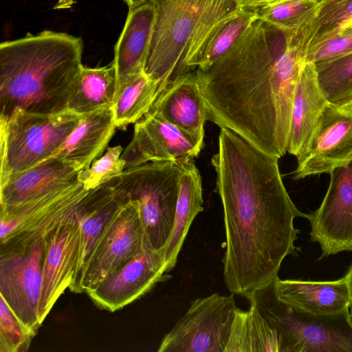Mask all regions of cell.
<instances>
[{
    "instance_id": "obj_7",
    "label": "cell",
    "mask_w": 352,
    "mask_h": 352,
    "mask_svg": "<svg viewBox=\"0 0 352 352\" xmlns=\"http://www.w3.org/2000/svg\"><path fill=\"white\" fill-rule=\"evenodd\" d=\"M248 298L254 300L263 318L281 333L287 352H352L349 310L324 316L296 311L276 298L272 285Z\"/></svg>"
},
{
    "instance_id": "obj_4",
    "label": "cell",
    "mask_w": 352,
    "mask_h": 352,
    "mask_svg": "<svg viewBox=\"0 0 352 352\" xmlns=\"http://www.w3.org/2000/svg\"><path fill=\"white\" fill-rule=\"evenodd\" d=\"M149 1L155 20L144 72L158 82L157 97L190 72L187 63L210 28L241 8L237 0Z\"/></svg>"
},
{
    "instance_id": "obj_3",
    "label": "cell",
    "mask_w": 352,
    "mask_h": 352,
    "mask_svg": "<svg viewBox=\"0 0 352 352\" xmlns=\"http://www.w3.org/2000/svg\"><path fill=\"white\" fill-rule=\"evenodd\" d=\"M83 41L64 32L44 30L0 45V121L27 113L68 110L82 64Z\"/></svg>"
},
{
    "instance_id": "obj_6",
    "label": "cell",
    "mask_w": 352,
    "mask_h": 352,
    "mask_svg": "<svg viewBox=\"0 0 352 352\" xmlns=\"http://www.w3.org/2000/svg\"><path fill=\"white\" fill-rule=\"evenodd\" d=\"M80 116L69 110L53 114L18 111L8 121H0V185L49 158L76 129Z\"/></svg>"
},
{
    "instance_id": "obj_27",
    "label": "cell",
    "mask_w": 352,
    "mask_h": 352,
    "mask_svg": "<svg viewBox=\"0 0 352 352\" xmlns=\"http://www.w3.org/2000/svg\"><path fill=\"white\" fill-rule=\"evenodd\" d=\"M351 19L352 0L322 2L314 18L302 26L307 52L338 34Z\"/></svg>"
},
{
    "instance_id": "obj_32",
    "label": "cell",
    "mask_w": 352,
    "mask_h": 352,
    "mask_svg": "<svg viewBox=\"0 0 352 352\" xmlns=\"http://www.w3.org/2000/svg\"><path fill=\"white\" fill-rule=\"evenodd\" d=\"M352 53V30H344L309 50L306 63H316Z\"/></svg>"
},
{
    "instance_id": "obj_33",
    "label": "cell",
    "mask_w": 352,
    "mask_h": 352,
    "mask_svg": "<svg viewBox=\"0 0 352 352\" xmlns=\"http://www.w3.org/2000/svg\"><path fill=\"white\" fill-rule=\"evenodd\" d=\"M241 8L255 9L268 5L275 0H237Z\"/></svg>"
},
{
    "instance_id": "obj_17",
    "label": "cell",
    "mask_w": 352,
    "mask_h": 352,
    "mask_svg": "<svg viewBox=\"0 0 352 352\" xmlns=\"http://www.w3.org/2000/svg\"><path fill=\"white\" fill-rule=\"evenodd\" d=\"M276 298L296 311L318 316H335L349 310L350 296L344 277L328 281L281 280L272 284Z\"/></svg>"
},
{
    "instance_id": "obj_8",
    "label": "cell",
    "mask_w": 352,
    "mask_h": 352,
    "mask_svg": "<svg viewBox=\"0 0 352 352\" xmlns=\"http://www.w3.org/2000/svg\"><path fill=\"white\" fill-rule=\"evenodd\" d=\"M234 294L193 300L162 340L159 352H225L237 309Z\"/></svg>"
},
{
    "instance_id": "obj_29",
    "label": "cell",
    "mask_w": 352,
    "mask_h": 352,
    "mask_svg": "<svg viewBox=\"0 0 352 352\" xmlns=\"http://www.w3.org/2000/svg\"><path fill=\"white\" fill-rule=\"evenodd\" d=\"M314 64L319 86L328 101L352 96V53Z\"/></svg>"
},
{
    "instance_id": "obj_15",
    "label": "cell",
    "mask_w": 352,
    "mask_h": 352,
    "mask_svg": "<svg viewBox=\"0 0 352 352\" xmlns=\"http://www.w3.org/2000/svg\"><path fill=\"white\" fill-rule=\"evenodd\" d=\"M91 194V190L72 216L45 236V250L39 302L42 322L60 294L73 283L79 249L80 216Z\"/></svg>"
},
{
    "instance_id": "obj_21",
    "label": "cell",
    "mask_w": 352,
    "mask_h": 352,
    "mask_svg": "<svg viewBox=\"0 0 352 352\" xmlns=\"http://www.w3.org/2000/svg\"><path fill=\"white\" fill-rule=\"evenodd\" d=\"M112 109H104L80 116L76 129L50 157L81 170L100 158L116 130Z\"/></svg>"
},
{
    "instance_id": "obj_23",
    "label": "cell",
    "mask_w": 352,
    "mask_h": 352,
    "mask_svg": "<svg viewBox=\"0 0 352 352\" xmlns=\"http://www.w3.org/2000/svg\"><path fill=\"white\" fill-rule=\"evenodd\" d=\"M203 204L201 175L192 160L186 164L181 177L173 229L163 249L167 273L175 267L189 228L198 213L204 210Z\"/></svg>"
},
{
    "instance_id": "obj_22",
    "label": "cell",
    "mask_w": 352,
    "mask_h": 352,
    "mask_svg": "<svg viewBox=\"0 0 352 352\" xmlns=\"http://www.w3.org/2000/svg\"><path fill=\"white\" fill-rule=\"evenodd\" d=\"M247 299L250 307L237 308L225 352H287L281 333L263 318L254 300Z\"/></svg>"
},
{
    "instance_id": "obj_12",
    "label": "cell",
    "mask_w": 352,
    "mask_h": 352,
    "mask_svg": "<svg viewBox=\"0 0 352 352\" xmlns=\"http://www.w3.org/2000/svg\"><path fill=\"white\" fill-rule=\"evenodd\" d=\"M329 174L330 183L320 206L307 217L310 239L322 250L319 259L352 252V160Z\"/></svg>"
},
{
    "instance_id": "obj_24",
    "label": "cell",
    "mask_w": 352,
    "mask_h": 352,
    "mask_svg": "<svg viewBox=\"0 0 352 352\" xmlns=\"http://www.w3.org/2000/svg\"><path fill=\"white\" fill-rule=\"evenodd\" d=\"M256 19L254 9L239 8L219 21L206 32L188 60V69H208L230 50Z\"/></svg>"
},
{
    "instance_id": "obj_14",
    "label": "cell",
    "mask_w": 352,
    "mask_h": 352,
    "mask_svg": "<svg viewBox=\"0 0 352 352\" xmlns=\"http://www.w3.org/2000/svg\"><path fill=\"white\" fill-rule=\"evenodd\" d=\"M79 171L69 162L50 157L10 175L0 185L1 219L12 218L38 201L77 183Z\"/></svg>"
},
{
    "instance_id": "obj_11",
    "label": "cell",
    "mask_w": 352,
    "mask_h": 352,
    "mask_svg": "<svg viewBox=\"0 0 352 352\" xmlns=\"http://www.w3.org/2000/svg\"><path fill=\"white\" fill-rule=\"evenodd\" d=\"M352 160V96L327 101L308 151L297 158L295 179L329 173Z\"/></svg>"
},
{
    "instance_id": "obj_38",
    "label": "cell",
    "mask_w": 352,
    "mask_h": 352,
    "mask_svg": "<svg viewBox=\"0 0 352 352\" xmlns=\"http://www.w3.org/2000/svg\"><path fill=\"white\" fill-rule=\"evenodd\" d=\"M320 2H325V1H338V0H319Z\"/></svg>"
},
{
    "instance_id": "obj_19",
    "label": "cell",
    "mask_w": 352,
    "mask_h": 352,
    "mask_svg": "<svg viewBox=\"0 0 352 352\" xmlns=\"http://www.w3.org/2000/svg\"><path fill=\"white\" fill-rule=\"evenodd\" d=\"M155 20L150 1L129 8L127 18L114 48L117 91L130 79L144 71Z\"/></svg>"
},
{
    "instance_id": "obj_39",
    "label": "cell",
    "mask_w": 352,
    "mask_h": 352,
    "mask_svg": "<svg viewBox=\"0 0 352 352\" xmlns=\"http://www.w3.org/2000/svg\"><path fill=\"white\" fill-rule=\"evenodd\" d=\"M280 1V0H275L274 2H276V1ZM274 2H272V3H274Z\"/></svg>"
},
{
    "instance_id": "obj_36",
    "label": "cell",
    "mask_w": 352,
    "mask_h": 352,
    "mask_svg": "<svg viewBox=\"0 0 352 352\" xmlns=\"http://www.w3.org/2000/svg\"><path fill=\"white\" fill-rule=\"evenodd\" d=\"M149 0H124V1L127 4L129 8H132L135 6H138L140 4H142Z\"/></svg>"
},
{
    "instance_id": "obj_26",
    "label": "cell",
    "mask_w": 352,
    "mask_h": 352,
    "mask_svg": "<svg viewBox=\"0 0 352 352\" xmlns=\"http://www.w3.org/2000/svg\"><path fill=\"white\" fill-rule=\"evenodd\" d=\"M158 82L144 71L130 79L118 91L112 107L116 128L124 129L142 118L157 97Z\"/></svg>"
},
{
    "instance_id": "obj_34",
    "label": "cell",
    "mask_w": 352,
    "mask_h": 352,
    "mask_svg": "<svg viewBox=\"0 0 352 352\" xmlns=\"http://www.w3.org/2000/svg\"><path fill=\"white\" fill-rule=\"evenodd\" d=\"M346 282L348 286L349 296H350V314L352 317V263L349 266L347 272L344 275Z\"/></svg>"
},
{
    "instance_id": "obj_37",
    "label": "cell",
    "mask_w": 352,
    "mask_h": 352,
    "mask_svg": "<svg viewBox=\"0 0 352 352\" xmlns=\"http://www.w3.org/2000/svg\"><path fill=\"white\" fill-rule=\"evenodd\" d=\"M352 30V19L349 23H346V25L344 26V28L342 30Z\"/></svg>"
},
{
    "instance_id": "obj_5",
    "label": "cell",
    "mask_w": 352,
    "mask_h": 352,
    "mask_svg": "<svg viewBox=\"0 0 352 352\" xmlns=\"http://www.w3.org/2000/svg\"><path fill=\"white\" fill-rule=\"evenodd\" d=\"M186 163L148 162L125 169L108 182L116 194L138 203L146 244L151 250H162L170 239Z\"/></svg>"
},
{
    "instance_id": "obj_2",
    "label": "cell",
    "mask_w": 352,
    "mask_h": 352,
    "mask_svg": "<svg viewBox=\"0 0 352 352\" xmlns=\"http://www.w3.org/2000/svg\"><path fill=\"white\" fill-rule=\"evenodd\" d=\"M301 27L285 30L257 18L208 69L194 72L208 120L278 158L287 153L297 83L306 63Z\"/></svg>"
},
{
    "instance_id": "obj_25",
    "label": "cell",
    "mask_w": 352,
    "mask_h": 352,
    "mask_svg": "<svg viewBox=\"0 0 352 352\" xmlns=\"http://www.w3.org/2000/svg\"><path fill=\"white\" fill-rule=\"evenodd\" d=\"M117 91L115 68L82 66L68 104V110L80 116L104 109H112Z\"/></svg>"
},
{
    "instance_id": "obj_16",
    "label": "cell",
    "mask_w": 352,
    "mask_h": 352,
    "mask_svg": "<svg viewBox=\"0 0 352 352\" xmlns=\"http://www.w3.org/2000/svg\"><path fill=\"white\" fill-rule=\"evenodd\" d=\"M170 278L165 268L163 250L146 248L106 280L85 292L98 307L114 311Z\"/></svg>"
},
{
    "instance_id": "obj_18",
    "label": "cell",
    "mask_w": 352,
    "mask_h": 352,
    "mask_svg": "<svg viewBox=\"0 0 352 352\" xmlns=\"http://www.w3.org/2000/svg\"><path fill=\"white\" fill-rule=\"evenodd\" d=\"M148 112L204 142L208 110L194 72L182 76L158 95Z\"/></svg>"
},
{
    "instance_id": "obj_1",
    "label": "cell",
    "mask_w": 352,
    "mask_h": 352,
    "mask_svg": "<svg viewBox=\"0 0 352 352\" xmlns=\"http://www.w3.org/2000/svg\"><path fill=\"white\" fill-rule=\"evenodd\" d=\"M278 157L221 128L212 157L224 217L223 276L232 294L248 298L271 285L284 258L298 256L296 217L307 218L283 184Z\"/></svg>"
},
{
    "instance_id": "obj_20",
    "label": "cell",
    "mask_w": 352,
    "mask_h": 352,
    "mask_svg": "<svg viewBox=\"0 0 352 352\" xmlns=\"http://www.w3.org/2000/svg\"><path fill=\"white\" fill-rule=\"evenodd\" d=\"M327 101L319 86L314 64L305 63L298 80L293 104L287 153L298 158L308 151Z\"/></svg>"
},
{
    "instance_id": "obj_10",
    "label": "cell",
    "mask_w": 352,
    "mask_h": 352,
    "mask_svg": "<svg viewBox=\"0 0 352 352\" xmlns=\"http://www.w3.org/2000/svg\"><path fill=\"white\" fill-rule=\"evenodd\" d=\"M45 250L43 236L25 248L1 252V296L34 333L42 323L39 302Z\"/></svg>"
},
{
    "instance_id": "obj_28",
    "label": "cell",
    "mask_w": 352,
    "mask_h": 352,
    "mask_svg": "<svg viewBox=\"0 0 352 352\" xmlns=\"http://www.w3.org/2000/svg\"><path fill=\"white\" fill-rule=\"evenodd\" d=\"M322 2L319 0H280L255 8L257 18L285 30H293L311 21Z\"/></svg>"
},
{
    "instance_id": "obj_31",
    "label": "cell",
    "mask_w": 352,
    "mask_h": 352,
    "mask_svg": "<svg viewBox=\"0 0 352 352\" xmlns=\"http://www.w3.org/2000/svg\"><path fill=\"white\" fill-rule=\"evenodd\" d=\"M35 333L18 318L6 300H0V351H26Z\"/></svg>"
},
{
    "instance_id": "obj_13",
    "label": "cell",
    "mask_w": 352,
    "mask_h": 352,
    "mask_svg": "<svg viewBox=\"0 0 352 352\" xmlns=\"http://www.w3.org/2000/svg\"><path fill=\"white\" fill-rule=\"evenodd\" d=\"M204 142L153 113L135 122L132 140L122 152L125 169L148 162L186 163L201 152Z\"/></svg>"
},
{
    "instance_id": "obj_9",
    "label": "cell",
    "mask_w": 352,
    "mask_h": 352,
    "mask_svg": "<svg viewBox=\"0 0 352 352\" xmlns=\"http://www.w3.org/2000/svg\"><path fill=\"white\" fill-rule=\"evenodd\" d=\"M118 196L120 204L107 224L76 292L96 286L148 248L138 203Z\"/></svg>"
},
{
    "instance_id": "obj_35",
    "label": "cell",
    "mask_w": 352,
    "mask_h": 352,
    "mask_svg": "<svg viewBox=\"0 0 352 352\" xmlns=\"http://www.w3.org/2000/svg\"><path fill=\"white\" fill-rule=\"evenodd\" d=\"M76 3V0H58L54 9L55 10H65L71 8Z\"/></svg>"
},
{
    "instance_id": "obj_30",
    "label": "cell",
    "mask_w": 352,
    "mask_h": 352,
    "mask_svg": "<svg viewBox=\"0 0 352 352\" xmlns=\"http://www.w3.org/2000/svg\"><path fill=\"white\" fill-rule=\"evenodd\" d=\"M120 145L108 147L104 155L94 161L91 166L78 173V180L87 190L95 189L120 176L125 170V161L121 157Z\"/></svg>"
}]
</instances>
